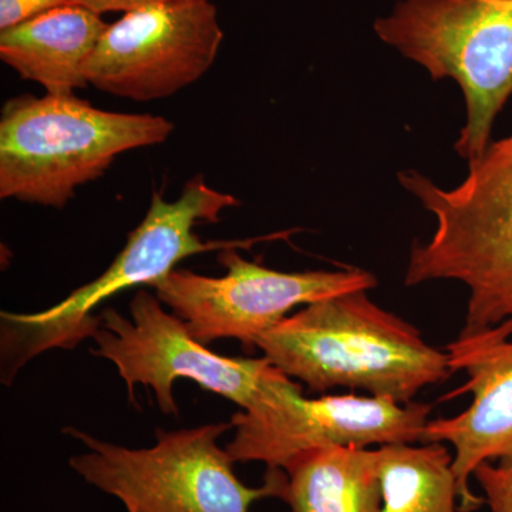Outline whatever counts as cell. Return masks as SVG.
Wrapping results in <instances>:
<instances>
[{"instance_id": "obj_16", "label": "cell", "mask_w": 512, "mask_h": 512, "mask_svg": "<svg viewBox=\"0 0 512 512\" xmlns=\"http://www.w3.org/2000/svg\"><path fill=\"white\" fill-rule=\"evenodd\" d=\"M66 5L69 0H0V30Z\"/></svg>"}, {"instance_id": "obj_1", "label": "cell", "mask_w": 512, "mask_h": 512, "mask_svg": "<svg viewBox=\"0 0 512 512\" xmlns=\"http://www.w3.org/2000/svg\"><path fill=\"white\" fill-rule=\"evenodd\" d=\"M366 292L303 306L265 332L255 348L311 392L349 387L412 402L421 389L451 375L447 353L431 348L419 329Z\"/></svg>"}, {"instance_id": "obj_7", "label": "cell", "mask_w": 512, "mask_h": 512, "mask_svg": "<svg viewBox=\"0 0 512 512\" xmlns=\"http://www.w3.org/2000/svg\"><path fill=\"white\" fill-rule=\"evenodd\" d=\"M130 316L104 308L92 338L97 348L90 352L117 367L131 403L136 402L137 384H143L156 393L161 413L178 416L174 382L188 379L248 410L284 373L265 356L248 359L212 352L191 335L183 320L165 311L156 293L146 289L131 299Z\"/></svg>"}, {"instance_id": "obj_8", "label": "cell", "mask_w": 512, "mask_h": 512, "mask_svg": "<svg viewBox=\"0 0 512 512\" xmlns=\"http://www.w3.org/2000/svg\"><path fill=\"white\" fill-rule=\"evenodd\" d=\"M430 404L335 394L306 399L302 384L282 373L262 399L231 417L234 439L225 450L235 463L258 461L285 470L306 451L420 443Z\"/></svg>"}, {"instance_id": "obj_14", "label": "cell", "mask_w": 512, "mask_h": 512, "mask_svg": "<svg viewBox=\"0 0 512 512\" xmlns=\"http://www.w3.org/2000/svg\"><path fill=\"white\" fill-rule=\"evenodd\" d=\"M382 511L461 512L453 454L443 443L379 447Z\"/></svg>"}, {"instance_id": "obj_2", "label": "cell", "mask_w": 512, "mask_h": 512, "mask_svg": "<svg viewBox=\"0 0 512 512\" xmlns=\"http://www.w3.org/2000/svg\"><path fill=\"white\" fill-rule=\"evenodd\" d=\"M399 181L436 220L429 242L413 245L404 284L466 286L464 328L512 320V134L491 141L451 190L412 170Z\"/></svg>"}, {"instance_id": "obj_3", "label": "cell", "mask_w": 512, "mask_h": 512, "mask_svg": "<svg viewBox=\"0 0 512 512\" xmlns=\"http://www.w3.org/2000/svg\"><path fill=\"white\" fill-rule=\"evenodd\" d=\"M237 198L208 187L195 177L185 185L178 200L167 201L153 194L150 210L130 235L113 264L94 281L80 286L64 301L36 313H0V379L12 384L22 367L47 350H73L93 338L100 326L97 308L117 293L148 285L153 288L188 256L229 248H244L247 241H201L194 227L218 222Z\"/></svg>"}, {"instance_id": "obj_12", "label": "cell", "mask_w": 512, "mask_h": 512, "mask_svg": "<svg viewBox=\"0 0 512 512\" xmlns=\"http://www.w3.org/2000/svg\"><path fill=\"white\" fill-rule=\"evenodd\" d=\"M109 23L83 6L49 10L0 30V59L49 94L89 86L86 67Z\"/></svg>"}, {"instance_id": "obj_11", "label": "cell", "mask_w": 512, "mask_h": 512, "mask_svg": "<svg viewBox=\"0 0 512 512\" xmlns=\"http://www.w3.org/2000/svg\"><path fill=\"white\" fill-rule=\"evenodd\" d=\"M446 353L451 373L464 372L468 380L444 400L470 393L473 402L450 419L427 421L421 443L453 446L460 510L473 512L484 504L470 488L474 471L487 461L512 457V320L464 328Z\"/></svg>"}, {"instance_id": "obj_13", "label": "cell", "mask_w": 512, "mask_h": 512, "mask_svg": "<svg viewBox=\"0 0 512 512\" xmlns=\"http://www.w3.org/2000/svg\"><path fill=\"white\" fill-rule=\"evenodd\" d=\"M284 471L281 500L289 512L382 511L379 448H315Z\"/></svg>"}, {"instance_id": "obj_10", "label": "cell", "mask_w": 512, "mask_h": 512, "mask_svg": "<svg viewBox=\"0 0 512 512\" xmlns=\"http://www.w3.org/2000/svg\"><path fill=\"white\" fill-rule=\"evenodd\" d=\"M222 40L211 0L133 10L107 26L87 63V82L124 99H165L211 69Z\"/></svg>"}, {"instance_id": "obj_4", "label": "cell", "mask_w": 512, "mask_h": 512, "mask_svg": "<svg viewBox=\"0 0 512 512\" xmlns=\"http://www.w3.org/2000/svg\"><path fill=\"white\" fill-rule=\"evenodd\" d=\"M173 123L96 109L74 94L9 100L0 119V197L63 208L117 156L163 143Z\"/></svg>"}, {"instance_id": "obj_6", "label": "cell", "mask_w": 512, "mask_h": 512, "mask_svg": "<svg viewBox=\"0 0 512 512\" xmlns=\"http://www.w3.org/2000/svg\"><path fill=\"white\" fill-rule=\"evenodd\" d=\"M234 429L228 423L195 429H157V443L127 448L67 427L89 453L70 458L86 483L113 495L126 512H251L256 501L279 498L285 471L268 468L261 487H248L234 471L235 461L217 444Z\"/></svg>"}, {"instance_id": "obj_15", "label": "cell", "mask_w": 512, "mask_h": 512, "mask_svg": "<svg viewBox=\"0 0 512 512\" xmlns=\"http://www.w3.org/2000/svg\"><path fill=\"white\" fill-rule=\"evenodd\" d=\"M484 493V503L491 512H512V457L487 461L474 471Z\"/></svg>"}, {"instance_id": "obj_17", "label": "cell", "mask_w": 512, "mask_h": 512, "mask_svg": "<svg viewBox=\"0 0 512 512\" xmlns=\"http://www.w3.org/2000/svg\"><path fill=\"white\" fill-rule=\"evenodd\" d=\"M192 2V0H69V5L83 6L103 15L110 12H133V10L168 5V3Z\"/></svg>"}, {"instance_id": "obj_5", "label": "cell", "mask_w": 512, "mask_h": 512, "mask_svg": "<svg viewBox=\"0 0 512 512\" xmlns=\"http://www.w3.org/2000/svg\"><path fill=\"white\" fill-rule=\"evenodd\" d=\"M373 29L431 79L457 82L467 121L454 150L468 163L483 156L512 96V0H399Z\"/></svg>"}, {"instance_id": "obj_9", "label": "cell", "mask_w": 512, "mask_h": 512, "mask_svg": "<svg viewBox=\"0 0 512 512\" xmlns=\"http://www.w3.org/2000/svg\"><path fill=\"white\" fill-rule=\"evenodd\" d=\"M218 261L227 269L221 278L174 269L153 286L163 305L205 346L237 339L244 348L254 349L256 340L292 309L377 285L375 275L359 268L275 271L242 258L237 248L220 251Z\"/></svg>"}]
</instances>
